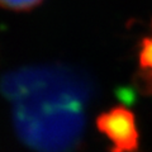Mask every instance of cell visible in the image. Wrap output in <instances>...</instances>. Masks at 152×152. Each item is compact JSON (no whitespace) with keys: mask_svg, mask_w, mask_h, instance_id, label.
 Returning a JSON list of instances; mask_svg holds the SVG:
<instances>
[{"mask_svg":"<svg viewBox=\"0 0 152 152\" xmlns=\"http://www.w3.org/2000/svg\"><path fill=\"white\" fill-rule=\"evenodd\" d=\"M98 131L112 143L110 152H138L140 131L136 115L124 105H115L96 118Z\"/></svg>","mask_w":152,"mask_h":152,"instance_id":"6da1fadb","label":"cell"},{"mask_svg":"<svg viewBox=\"0 0 152 152\" xmlns=\"http://www.w3.org/2000/svg\"><path fill=\"white\" fill-rule=\"evenodd\" d=\"M138 70L152 71V37H145L138 50Z\"/></svg>","mask_w":152,"mask_h":152,"instance_id":"7a4b0ae2","label":"cell"},{"mask_svg":"<svg viewBox=\"0 0 152 152\" xmlns=\"http://www.w3.org/2000/svg\"><path fill=\"white\" fill-rule=\"evenodd\" d=\"M43 0H0V8L13 12H29L41 5Z\"/></svg>","mask_w":152,"mask_h":152,"instance_id":"3957f363","label":"cell"},{"mask_svg":"<svg viewBox=\"0 0 152 152\" xmlns=\"http://www.w3.org/2000/svg\"><path fill=\"white\" fill-rule=\"evenodd\" d=\"M134 86L143 95H152V71L138 70L133 76Z\"/></svg>","mask_w":152,"mask_h":152,"instance_id":"277c9868","label":"cell"},{"mask_svg":"<svg viewBox=\"0 0 152 152\" xmlns=\"http://www.w3.org/2000/svg\"><path fill=\"white\" fill-rule=\"evenodd\" d=\"M151 26H152V24H151Z\"/></svg>","mask_w":152,"mask_h":152,"instance_id":"5b68a950","label":"cell"}]
</instances>
